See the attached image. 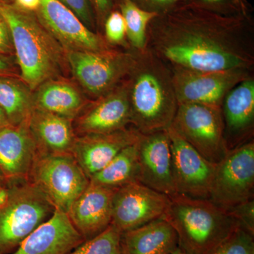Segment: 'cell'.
I'll return each mask as SVG.
<instances>
[{"mask_svg": "<svg viewBox=\"0 0 254 254\" xmlns=\"http://www.w3.org/2000/svg\"><path fill=\"white\" fill-rule=\"evenodd\" d=\"M146 48L170 68L254 71L253 17L220 16L182 4L150 21Z\"/></svg>", "mask_w": 254, "mask_h": 254, "instance_id": "6da1fadb", "label": "cell"}, {"mask_svg": "<svg viewBox=\"0 0 254 254\" xmlns=\"http://www.w3.org/2000/svg\"><path fill=\"white\" fill-rule=\"evenodd\" d=\"M135 53L134 63L125 78L131 125L141 133L168 129L179 106L171 68L147 48Z\"/></svg>", "mask_w": 254, "mask_h": 254, "instance_id": "7a4b0ae2", "label": "cell"}, {"mask_svg": "<svg viewBox=\"0 0 254 254\" xmlns=\"http://www.w3.org/2000/svg\"><path fill=\"white\" fill-rule=\"evenodd\" d=\"M0 15L9 26L21 80L31 91L57 78L66 60V51L34 13L0 2Z\"/></svg>", "mask_w": 254, "mask_h": 254, "instance_id": "3957f363", "label": "cell"}, {"mask_svg": "<svg viewBox=\"0 0 254 254\" xmlns=\"http://www.w3.org/2000/svg\"><path fill=\"white\" fill-rule=\"evenodd\" d=\"M178 237L179 247L187 254H208L239 226L209 199L176 194L163 216Z\"/></svg>", "mask_w": 254, "mask_h": 254, "instance_id": "277c9868", "label": "cell"}, {"mask_svg": "<svg viewBox=\"0 0 254 254\" xmlns=\"http://www.w3.org/2000/svg\"><path fill=\"white\" fill-rule=\"evenodd\" d=\"M9 197L0 208V254L12 253L55 213L46 193L27 179L7 180Z\"/></svg>", "mask_w": 254, "mask_h": 254, "instance_id": "5b68a950", "label": "cell"}, {"mask_svg": "<svg viewBox=\"0 0 254 254\" xmlns=\"http://www.w3.org/2000/svg\"><path fill=\"white\" fill-rule=\"evenodd\" d=\"M66 57L75 78L98 99L127 77L136 53L131 48L120 51L111 48L102 51H66Z\"/></svg>", "mask_w": 254, "mask_h": 254, "instance_id": "8992f818", "label": "cell"}, {"mask_svg": "<svg viewBox=\"0 0 254 254\" xmlns=\"http://www.w3.org/2000/svg\"><path fill=\"white\" fill-rule=\"evenodd\" d=\"M170 128L212 163H218L229 150L221 107L179 104Z\"/></svg>", "mask_w": 254, "mask_h": 254, "instance_id": "52a82bcc", "label": "cell"}, {"mask_svg": "<svg viewBox=\"0 0 254 254\" xmlns=\"http://www.w3.org/2000/svg\"><path fill=\"white\" fill-rule=\"evenodd\" d=\"M28 180L46 193L56 210L64 213L90 184L72 154L38 153Z\"/></svg>", "mask_w": 254, "mask_h": 254, "instance_id": "ba28073f", "label": "cell"}, {"mask_svg": "<svg viewBox=\"0 0 254 254\" xmlns=\"http://www.w3.org/2000/svg\"><path fill=\"white\" fill-rule=\"evenodd\" d=\"M254 141L227 151L215 165L208 199L223 210L254 199Z\"/></svg>", "mask_w": 254, "mask_h": 254, "instance_id": "9c48e42d", "label": "cell"}, {"mask_svg": "<svg viewBox=\"0 0 254 254\" xmlns=\"http://www.w3.org/2000/svg\"><path fill=\"white\" fill-rule=\"evenodd\" d=\"M179 104L198 103L221 107L222 101L234 87L254 76L253 70L232 68L202 71L171 68Z\"/></svg>", "mask_w": 254, "mask_h": 254, "instance_id": "30bf717a", "label": "cell"}, {"mask_svg": "<svg viewBox=\"0 0 254 254\" xmlns=\"http://www.w3.org/2000/svg\"><path fill=\"white\" fill-rule=\"evenodd\" d=\"M170 197L136 182L116 189L112 203L111 225L123 233L163 218Z\"/></svg>", "mask_w": 254, "mask_h": 254, "instance_id": "8fae6325", "label": "cell"}, {"mask_svg": "<svg viewBox=\"0 0 254 254\" xmlns=\"http://www.w3.org/2000/svg\"><path fill=\"white\" fill-rule=\"evenodd\" d=\"M37 18L65 51H102L113 48L58 0H42Z\"/></svg>", "mask_w": 254, "mask_h": 254, "instance_id": "7c38bea8", "label": "cell"}, {"mask_svg": "<svg viewBox=\"0 0 254 254\" xmlns=\"http://www.w3.org/2000/svg\"><path fill=\"white\" fill-rule=\"evenodd\" d=\"M172 170L177 193L208 199L215 165L196 151L173 128H168Z\"/></svg>", "mask_w": 254, "mask_h": 254, "instance_id": "4fadbf2b", "label": "cell"}, {"mask_svg": "<svg viewBox=\"0 0 254 254\" xmlns=\"http://www.w3.org/2000/svg\"><path fill=\"white\" fill-rule=\"evenodd\" d=\"M131 125V112L126 82L88 104L74 120L76 136L118 131Z\"/></svg>", "mask_w": 254, "mask_h": 254, "instance_id": "5bb4252c", "label": "cell"}, {"mask_svg": "<svg viewBox=\"0 0 254 254\" xmlns=\"http://www.w3.org/2000/svg\"><path fill=\"white\" fill-rule=\"evenodd\" d=\"M136 144L139 165L138 182L169 197L176 194L168 129L141 133Z\"/></svg>", "mask_w": 254, "mask_h": 254, "instance_id": "9a60e30c", "label": "cell"}, {"mask_svg": "<svg viewBox=\"0 0 254 254\" xmlns=\"http://www.w3.org/2000/svg\"><path fill=\"white\" fill-rule=\"evenodd\" d=\"M141 133L130 127L110 133L81 135L76 136L71 154L90 180L122 150L135 144Z\"/></svg>", "mask_w": 254, "mask_h": 254, "instance_id": "2e32d148", "label": "cell"}, {"mask_svg": "<svg viewBox=\"0 0 254 254\" xmlns=\"http://www.w3.org/2000/svg\"><path fill=\"white\" fill-rule=\"evenodd\" d=\"M224 135L228 149L254 139V76L234 87L221 105Z\"/></svg>", "mask_w": 254, "mask_h": 254, "instance_id": "e0dca14e", "label": "cell"}, {"mask_svg": "<svg viewBox=\"0 0 254 254\" xmlns=\"http://www.w3.org/2000/svg\"><path fill=\"white\" fill-rule=\"evenodd\" d=\"M115 190L90 182L71 205L66 214L85 241L99 235L111 225Z\"/></svg>", "mask_w": 254, "mask_h": 254, "instance_id": "ac0fdd59", "label": "cell"}, {"mask_svg": "<svg viewBox=\"0 0 254 254\" xmlns=\"http://www.w3.org/2000/svg\"><path fill=\"white\" fill-rule=\"evenodd\" d=\"M38 153L28 123L0 127V170L6 180H28Z\"/></svg>", "mask_w": 254, "mask_h": 254, "instance_id": "d6986e66", "label": "cell"}, {"mask_svg": "<svg viewBox=\"0 0 254 254\" xmlns=\"http://www.w3.org/2000/svg\"><path fill=\"white\" fill-rule=\"evenodd\" d=\"M84 241L67 214L56 210L11 254H68Z\"/></svg>", "mask_w": 254, "mask_h": 254, "instance_id": "ffe728a7", "label": "cell"}, {"mask_svg": "<svg viewBox=\"0 0 254 254\" xmlns=\"http://www.w3.org/2000/svg\"><path fill=\"white\" fill-rule=\"evenodd\" d=\"M28 126L39 153L71 154L77 136L71 120L34 108Z\"/></svg>", "mask_w": 254, "mask_h": 254, "instance_id": "44dd1931", "label": "cell"}, {"mask_svg": "<svg viewBox=\"0 0 254 254\" xmlns=\"http://www.w3.org/2000/svg\"><path fill=\"white\" fill-rule=\"evenodd\" d=\"M124 254H172L179 247L175 229L160 218L121 234Z\"/></svg>", "mask_w": 254, "mask_h": 254, "instance_id": "7402d4cb", "label": "cell"}, {"mask_svg": "<svg viewBox=\"0 0 254 254\" xmlns=\"http://www.w3.org/2000/svg\"><path fill=\"white\" fill-rule=\"evenodd\" d=\"M34 108L74 120L86 106V100L71 82L51 78L38 87L33 96Z\"/></svg>", "mask_w": 254, "mask_h": 254, "instance_id": "603a6c76", "label": "cell"}, {"mask_svg": "<svg viewBox=\"0 0 254 254\" xmlns=\"http://www.w3.org/2000/svg\"><path fill=\"white\" fill-rule=\"evenodd\" d=\"M29 87L16 76H0V108L10 125L27 123L34 109Z\"/></svg>", "mask_w": 254, "mask_h": 254, "instance_id": "cb8c5ba5", "label": "cell"}, {"mask_svg": "<svg viewBox=\"0 0 254 254\" xmlns=\"http://www.w3.org/2000/svg\"><path fill=\"white\" fill-rule=\"evenodd\" d=\"M137 142L122 150L103 170L93 175L90 182L116 190L138 182L139 165Z\"/></svg>", "mask_w": 254, "mask_h": 254, "instance_id": "d4e9b609", "label": "cell"}, {"mask_svg": "<svg viewBox=\"0 0 254 254\" xmlns=\"http://www.w3.org/2000/svg\"><path fill=\"white\" fill-rule=\"evenodd\" d=\"M116 8L125 19L127 41L131 49L137 51L146 49L148 26L158 14L141 9L129 0H121Z\"/></svg>", "mask_w": 254, "mask_h": 254, "instance_id": "484cf974", "label": "cell"}, {"mask_svg": "<svg viewBox=\"0 0 254 254\" xmlns=\"http://www.w3.org/2000/svg\"><path fill=\"white\" fill-rule=\"evenodd\" d=\"M121 234L116 227L110 225L99 235L84 241L68 254H124Z\"/></svg>", "mask_w": 254, "mask_h": 254, "instance_id": "4316f807", "label": "cell"}, {"mask_svg": "<svg viewBox=\"0 0 254 254\" xmlns=\"http://www.w3.org/2000/svg\"><path fill=\"white\" fill-rule=\"evenodd\" d=\"M190 5L223 16H251L252 6L247 0H183Z\"/></svg>", "mask_w": 254, "mask_h": 254, "instance_id": "83f0119b", "label": "cell"}, {"mask_svg": "<svg viewBox=\"0 0 254 254\" xmlns=\"http://www.w3.org/2000/svg\"><path fill=\"white\" fill-rule=\"evenodd\" d=\"M208 254H254V235L238 226Z\"/></svg>", "mask_w": 254, "mask_h": 254, "instance_id": "f1b7e54d", "label": "cell"}, {"mask_svg": "<svg viewBox=\"0 0 254 254\" xmlns=\"http://www.w3.org/2000/svg\"><path fill=\"white\" fill-rule=\"evenodd\" d=\"M104 38L110 46H122L131 49L127 38L126 24L120 10L115 8L105 19Z\"/></svg>", "mask_w": 254, "mask_h": 254, "instance_id": "f546056e", "label": "cell"}, {"mask_svg": "<svg viewBox=\"0 0 254 254\" xmlns=\"http://www.w3.org/2000/svg\"><path fill=\"white\" fill-rule=\"evenodd\" d=\"M226 212L239 226L254 235V200L251 199L227 209Z\"/></svg>", "mask_w": 254, "mask_h": 254, "instance_id": "4dcf8cb0", "label": "cell"}, {"mask_svg": "<svg viewBox=\"0 0 254 254\" xmlns=\"http://www.w3.org/2000/svg\"><path fill=\"white\" fill-rule=\"evenodd\" d=\"M77 16L85 25L96 32L97 23L93 10L88 0H58Z\"/></svg>", "mask_w": 254, "mask_h": 254, "instance_id": "1f68e13d", "label": "cell"}, {"mask_svg": "<svg viewBox=\"0 0 254 254\" xmlns=\"http://www.w3.org/2000/svg\"><path fill=\"white\" fill-rule=\"evenodd\" d=\"M121 0H114L115 6ZM141 9L162 14L183 4V0H129Z\"/></svg>", "mask_w": 254, "mask_h": 254, "instance_id": "d6a6232c", "label": "cell"}, {"mask_svg": "<svg viewBox=\"0 0 254 254\" xmlns=\"http://www.w3.org/2000/svg\"><path fill=\"white\" fill-rule=\"evenodd\" d=\"M94 12L97 26L103 27L105 19L116 8L114 0H88Z\"/></svg>", "mask_w": 254, "mask_h": 254, "instance_id": "836d02e7", "label": "cell"}, {"mask_svg": "<svg viewBox=\"0 0 254 254\" xmlns=\"http://www.w3.org/2000/svg\"><path fill=\"white\" fill-rule=\"evenodd\" d=\"M14 54L11 32L6 21L0 15V56L7 58Z\"/></svg>", "mask_w": 254, "mask_h": 254, "instance_id": "e575fe53", "label": "cell"}, {"mask_svg": "<svg viewBox=\"0 0 254 254\" xmlns=\"http://www.w3.org/2000/svg\"><path fill=\"white\" fill-rule=\"evenodd\" d=\"M14 6L18 9L27 11V12L36 13L41 7L42 0H13Z\"/></svg>", "mask_w": 254, "mask_h": 254, "instance_id": "d590c367", "label": "cell"}, {"mask_svg": "<svg viewBox=\"0 0 254 254\" xmlns=\"http://www.w3.org/2000/svg\"><path fill=\"white\" fill-rule=\"evenodd\" d=\"M0 76H17L7 58L0 56Z\"/></svg>", "mask_w": 254, "mask_h": 254, "instance_id": "8d00e7d4", "label": "cell"}, {"mask_svg": "<svg viewBox=\"0 0 254 254\" xmlns=\"http://www.w3.org/2000/svg\"><path fill=\"white\" fill-rule=\"evenodd\" d=\"M9 197V184L7 183L4 186L0 187V208L4 206L8 201Z\"/></svg>", "mask_w": 254, "mask_h": 254, "instance_id": "74e56055", "label": "cell"}, {"mask_svg": "<svg viewBox=\"0 0 254 254\" xmlns=\"http://www.w3.org/2000/svg\"><path fill=\"white\" fill-rule=\"evenodd\" d=\"M9 124L4 112L0 108V127H4L5 125H9Z\"/></svg>", "mask_w": 254, "mask_h": 254, "instance_id": "f35d334b", "label": "cell"}, {"mask_svg": "<svg viewBox=\"0 0 254 254\" xmlns=\"http://www.w3.org/2000/svg\"><path fill=\"white\" fill-rule=\"evenodd\" d=\"M6 183H7V180L5 177L4 174L0 170V187L4 186Z\"/></svg>", "mask_w": 254, "mask_h": 254, "instance_id": "ab89813d", "label": "cell"}, {"mask_svg": "<svg viewBox=\"0 0 254 254\" xmlns=\"http://www.w3.org/2000/svg\"><path fill=\"white\" fill-rule=\"evenodd\" d=\"M172 254H185V252H183L181 250V249L180 248V247H178V248L175 251V252H173Z\"/></svg>", "mask_w": 254, "mask_h": 254, "instance_id": "60d3db41", "label": "cell"}, {"mask_svg": "<svg viewBox=\"0 0 254 254\" xmlns=\"http://www.w3.org/2000/svg\"><path fill=\"white\" fill-rule=\"evenodd\" d=\"M2 1H6V0H0V2H2Z\"/></svg>", "mask_w": 254, "mask_h": 254, "instance_id": "b9f144b4", "label": "cell"}, {"mask_svg": "<svg viewBox=\"0 0 254 254\" xmlns=\"http://www.w3.org/2000/svg\"></svg>", "mask_w": 254, "mask_h": 254, "instance_id": "7bdbcfd3", "label": "cell"}]
</instances>
